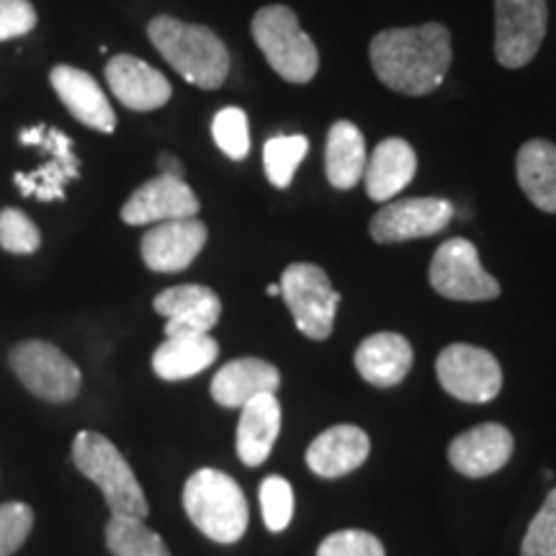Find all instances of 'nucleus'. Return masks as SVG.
I'll list each match as a JSON object with an SVG mask.
<instances>
[{"label": "nucleus", "mask_w": 556, "mask_h": 556, "mask_svg": "<svg viewBox=\"0 0 556 556\" xmlns=\"http://www.w3.org/2000/svg\"><path fill=\"white\" fill-rule=\"evenodd\" d=\"M371 67L387 88L426 96L446 78L451 34L441 24L381 31L371 41Z\"/></svg>", "instance_id": "f257e3e1"}, {"label": "nucleus", "mask_w": 556, "mask_h": 556, "mask_svg": "<svg viewBox=\"0 0 556 556\" xmlns=\"http://www.w3.org/2000/svg\"><path fill=\"white\" fill-rule=\"evenodd\" d=\"M152 47L193 86L214 90L227 80L229 52L222 39L206 26L184 24L170 16H157L148 26Z\"/></svg>", "instance_id": "f03ea898"}, {"label": "nucleus", "mask_w": 556, "mask_h": 556, "mask_svg": "<svg viewBox=\"0 0 556 556\" xmlns=\"http://www.w3.org/2000/svg\"><path fill=\"white\" fill-rule=\"evenodd\" d=\"M191 523L217 544H238L248 531V500L240 484L219 469H199L184 486Z\"/></svg>", "instance_id": "7ed1b4c3"}, {"label": "nucleus", "mask_w": 556, "mask_h": 556, "mask_svg": "<svg viewBox=\"0 0 556 556\" xmlns=\"http://www.w3.org/2000/svg\"><path fill=\"white\" fill-rule=\"evenodd\" d=\"M73 462L80 475L88 477L103 492V500L114 516L144 520L150 505L142 484L137 482L122 451L106 435L96 433V430H80L73 443Z\"/></svg>", "instance_id": "20e7f679"}, {"label": "nucleus", "mask_w": 556, "mask_h": 556, "mask_svg": "<svg viewBox=\"0 0 556 556\" xmlns=\"http://www.w3.org/2000/svg\"><path fill=\"white\" fill-rule=\"evenodd\" d=\"M255 45L274 73L289 83H309L319 70L315 41L299 26L296 13L287 5H268L253 16L250 24Z\"/></svg>", "instance_id": "39448f33"}, {"label": "nucleus", "mask_w": 556, "mask_h": 556, "mask_svg": "<svg viewBox=\"0 0 556 556\" xmlns=\"http://www.w3.org/2000/svg\"><path fill=\"white\" fill-rule=\"evenodd\" d=\"M281 296L294 317L296 328L312 340L330 338L336 325L340 294L328 274L315 263H291L281 276Z\"/></svg>", "instance_id": "423d86ee"}, {"label": "nucleus", "mask_w": 556, "mask_h": 556, "mask_svg": "<svg viewBox=\"0 0 556 556\" xmlns=\"http://www.w3.org/2000/svg\"><path fill=\"white\" fill-rule=\"evenodd\" d=\"M9 361L13 374L39 400L60 405V402L78 397L83 384L80 368L52 343H45V340L21 343L13 348Z\"/></svg>", "instance_id": "0eeeda50"}, {"label": "nucleus", "mask_w": 556, "mask_h": 556, "mask_svg": "<svg viewBox=\"0 0 556 556\" xmlns=\"http://www.w3.org/2000/svg\"><path fill=\"white\" fill-rule=\"evenodd\" d=\"M435 374L451 397L469 405L492 402L503 389V368L497 358L477 345L454 343L443 348L435 361Z\"/></svg>", "instance_id": "6e6552de"}, {"label": "nucleus", "mask_w": 556, "mask_h": 556, "mask_svg": "<svg viewBox=\"0 0 556 556\" xmlns=\"http://www.w3.org/2000/svg\"><path fill=\"white\" fill-rule=\"evenodd\" d=\"M430 287L454 302H486L500 296V283L482 268L469 240H446L430 261Z\"/></svg>", "instance_id": "1a4fd4ad"}, {"label": "nucleus", "mask_w": 556, "mask_h": 556, "mask_svg": "<svg viewBox=\"0 0 556 556\" xmlns=\"http://www.w3.org/2000/svg\"><path fill=\"white\" fill-rule=\"evenodd\" d=\"M546 34V0H495V54L500 65L523 67Z\"/></svg>", "instance_id": "9d476101"}, {"label": "nucleus", "mask_w": 556, "mask_h": 556, "mask_svg": "<svg viewBox=\"0 0 556 556\" xmlns=\"http://www.w3.org/2000/svg\"><path fill=\"white\" fill-rule=\"evenodd\" d=\"M454 219V206L446 199H397L381 206L371 219V238L389 245L415 238H430Z\"/></svg>", "instance_id": "9b49d317"}, {"label": "nucleus", "mask_w": 556, "mask_h": 556, "mask_svg": "<svg viewBox=\"0 0 556 556\" xmlns=\"http://www.w3.org/2000/svg\"><path fill=\"white\" fill-rule=\"evenodd\" d=\"M21 144H37V148L50 152V163L37 173H18L16 186L26 197H37L41 201L65 199L67 180L78 178L80 165L73 152V142L70 137L62 135L58 129L50 127H31L21 131Z\"/></svg>", "instance_id": "f8f14e48"}, {"label": "nucleus", "mask_w": 556, "mask_h": 556, "mask_svg": "<svg viewBox=\"0 0 556 556\" xmlns=\"http://www.w3.org/2000/svg\"><path fill=\"white\" fill-rule=\"evenodd\" d=\"M199 214V199L184 178L163 176L148 180L131 193L122 206V219L131 227L157 225V222L189 219Z\"/></svg>", "instance_id": "ddd939ff"}, {"label": "nucleus", "mask_w": 556, "mask_h": 556, "mask_svg": "<svg viewBox=\"0 0 556 556\" xmlns=\"http://www.w3.org/2000/svg\"><path fill=\"white\" fill-rule=\"evenodd\" d=\"M206 238V225L197 217L157 222L142 238L144 266L157 274H178L197 261Z\"/></svg>", "instance_id": "4468645a"}, {"label": "nucleus", "mask_w": 556, "mask_h": 556, "mask_svg": "<svg viewBox=\"0 0 556 556\" xmlns=\"http://www.w3.org/2000/svg\"><path fill=\"white\" fill-rule=\"evenodd\" d=\"M157 315H163L165 336H206L214 325L219 323L222 302L208 287L199 283H184V287H170L152 302Z\"/></svg>", "instance_id": "2eb2a0df"}, {"label": "nucleus", "mask_w": 556, "mask_h": 556, "mask_svg": "<svg viewBox=\"0 0 556 556\" xmlns=\"http://www.w3.org/2000/svg\"><path fill=\"white\" fill-rule=\"evenodd\" d=\"M513 448L516 443L510 430L497 422H482L451 441L448 462L464 477H490L510 462Z\"/></svg>", "instance_id": "dca6fc26"}, {"label": "nucleus", "mask_w": 556, "mask_h": 556, "mask_svg": "<svg viewBox=\"0 0 556 556\" xmlns=\"http://www.w3.org/2000/svg\"><path fill=\"white\" fill-rule=\"evenodd\" d=\"M106 80L116 101L131 111H155L170 101V83L160 70L131 54H116L106 65Z\"/></svg>", "instance_id": "f3484780"}, {"label": "nucleus", "mask_w": 556, "mask_h": 556, "mask_svg": "<svg viewBox=\"0 0 556 556\" xmlns=\"http://www.w3.org/2000/svg\"><path fill=\"white\" fill-rule=\"evenodd\" d=\"M54 93L60 96V101L65 103V109L86 127L103 131H114L116 127V114L111 109V103L103 93L99 83L93 80V75L83 73L78 67L58 65L50 75Z\"/></svg>", "instance_id": "a211bd4d"}, {"label": "nucleus", "mask_w": 556, "mask_h": 556, "mask_svg": "<svg viewBox=\"0 0 556 556\" xmlns=\"http://www.w3.org/2000/svg\"><path fill=\"white\" fill-rule=\"evenodd\" d=\"M281 374L263 358H238L222 366L212 379V397L222 407H245L258 394H276Z\"/></svg>", "instance_id": "6ab92c4d"}, {"label": "nucleus", "mask_w": 556, "mask_h": 556, "mask_svg": "<svg viewBox=\"0 0 556 556\" xmlns=\"http://www.w3.org/2000/svg\"><path fill=\"white\" fill-rule=\"evenodd\" d=\"M371 441L356 426H336L319 433L307 448V467L317 477L336 479L356 471L368 458Z\"/></svg>", "instance_id": "aec40b11"}, {"label": "nucleus", "mask_w": 556, "mask_h": 556, "mask_svg": "<svg viewBox=\"0 0 556 556\" xmlns=\"http://www.w3.org/2000/svg\"><path fill=\"white\" fill-rule=\"evenodd\" d=\"M417 170V155L409 148V142L400 137H389L384 142L377 144L374 155L366 160L364 184L368 197L374 201H392L400 191H405L409 180L415 178Z\"/></svg>", "instance_id": "412c9836"}, {"label": "nucleus", "mask_w": 556, "mask_h": 556, "mask_svg": "<svg viewBox=\"0 0 556 556\" xmlns=\"http://www.w3.org/2000/svg\"><path fill=\"white\" fill-rule=\"evenodd\" d=\"M356 368L368 384L379 389L397 387L413 368V345L397 332H377L358 345Z\"/></svg>", "instance_id": "4be33fe9"}, {"label": "nucleus", "mask_w": 556, "mask_h": 556, "mask_svg": "<svg viewBox=\"0 0 556 556\" xmlns=\"http://www.w3.org/2000/svg\"><path fill=\"white\" fill-rule=\"evenodd\" d=\"M240 409L238 456L245 467H261L276 446L281 430V405L276 394H258Z\"/></svg>", "instance_id": "5701e85b"}, {"label": "nucleus", "mask_w": 556, "mask_h": 556, "mask_svg": "<svg viewBox=\"0 0 556 556\" xmlns=\"http://www.w3.org/2000/svg\"><path fill=\"white\" fill-rule=\"evenodd\" d=\"M219 356V345L212 336H176L168 338L152 356V368L160 379L184 381L199 377Z\"/></svg>", "instance_id": "b1692460"}, {"label": "nucleus", "mask_w": 556, "mask_h": 556, "mask_svg": "<svg viewBox=\"0 0 556 556\" xmlns=\"http://www.w3.org/2000/svg\"><path fill=\"white\" fill-rule=\"evenodd\" d=\"M518 184L541 212H556V144L531 139L518 152Z\"/></svg>", "instance_id": "393cba45"}, {"label": "nucleus", "mask_w": 556, "mask_h": 556, "mask_svg": "<svg viewBox=\"0 0 556 556\" xmlns=\"http://www.w3.org/2000/svg\"><path fill=\"white\" fill-rule=\"evenodd\" d=\"M366 142L356 124L336 122L328 131V148H325V170L336 189L348 191L364 180L366 170Z\"/></svg>", "instance_id": "a878e982"}, {"label": "nucleus", "mask_w": 556, "mask_h": 556, "mask_svg": "<svg viewBox=\"0 0 556 556\" xmlns=\"http://www.w3.org/2000/svg\"><path fill=\"white\" fill-rule=\"evenodd\" d=\"M106 546L114 556H170L165 541L142 518L114 516L106 526Z\"/></svg>", "instance_id": "bb28decb"}, {"label": "nucleus", "mask_w": 556, "mask_h": 556, "mask_svg": "<svg viewBox=\"0 0 556 556\" xmlns=\"http://www.w3.org/2000/svg\"><path fill=\"white\" fill-rule=\"evenodd\" d=\"M309 142L302 135H278L270 137L263 148V165L266 176L276 189H287L302 160L307 157Z\"/></svg>", "instance_id": "cd10ccee"}, {"label": "nucleus", "mask_w": 556, "mask_h": 556, "mask_svg": "<svg viewBox=\"0 0 556 556\" xmlns=\"http://www.w3.org/2000/svg\"><path fill=\"white\" fill-rule=\"evenodd\" d=\"M261 510L268 531H287L294 516V490L283 477H268L261 484Z\"/></svg>", "instance_id": "c85d7f7f"}, {"label": "nucleus", "mask_w": 556, "mask_h": 556, "mask_svg": "<svg viewBox=\"0 0 556 556\" xmlns=\"http://www.w3.org/2000/svg\"><path fill=\"white\" fill-rule=\"evenodd\" d=\"M212 135L217 148L225 152L227 157L242 160L250 150V131H248V116L242 109H222L212 122Z\"/></svg>", "instance_id": "c756f323"}, {"label": "nucleus", "mask_w": 556, "mask_h": 556, "mask_svg": "<svg viewBox=\"0 0 556 556\" xmlns=\"http://www.w3.org/2000/svg\"><path fill=\"white\" fill-rule=\"evenodd\" d=\"M520 556H556V486L528 526Z\"/></svg>", "instance_id": "7c9ffc66"}, {"label": "nucleus", "mask_w": 556, "mask_h": 556, "mask_svg": "<svg viewBox=\"0 0 556 556\" xmlns=\"http://www.w3.org/2000/svg\"><path fill=\"white\" fill-rule=\"evenodd\" d=\"M41 235L34 222L18 208H3L0 212V248L16 255L37 253Z\"/></svg>", "instance_id": "2f4dec72"}, {"label": "nucleus", "mask_w": 556, "mask_h": 556, "mask_svg": "<svg viewBox=\"0 0 556 556\" xmlns=\"http://www.w3.org/2000/svg\"><path fill=\"white\" fill-rule=\"evenodd\" d=\"M34 528V510L26 503L0 505V556H11L26 544Z\"/></svg>", "instance_id": "473e14b6"}, {"label": "nucleus", "mask_w": 556, "mask_h": 556, "mask_svg": "<svg viewBox=\"0 0 556 556\" xmlns=\"http://www.w3.org/2000/svg\"><path fill=\"white\" fill-rule=\"evenodd\" d=\"M317 556H387L384 544L366 531L330 533L317 548Z\"/></svg>", "instance_id": "72a5a7b5"}, {"label": "nucleus", "mask_w": 556, "mask_h": 556, "mask_svg": "<svg viewBox=\"0 0 556 556\" xmlns=\"http://www.w3.org/2000/svg\"><path fill=\"white\" fill-rule=\"evenodd\" d=\"M37 26V9L29 0H0V41L26 37Z\"/></svg>", "instance_id": "f704fd0d"}, {"label": "nucleus", "mask_w": 556, "mask_h": 556, "mask_svg": "<svg viewBox=\"0 0 556 556\" xmlns=\"http://www.w3.org/2000/svg\"><path fill=\"white\" fill-rule=\"evenodd\" d=\"M157 165H160V173H163V176L184 178V165H180V160L176 155H170V152H163V155L157 157Z\"/></svg>", "instance_id": "c9c22d12"}, {"label": "nucleus", "mask_w": 556, "mask_h": 556, "mask_svg": "<svg viewBox=\"0 0 556 556\" xmlns=\"http://www.w3.org/2000/svg\"><path fill=\"white\" fill-rule=\"evenodd\" d=\"M266 291H268L270 296H278V294H281V287H274V283H270V287H268Z\"/></svg>", "instance_id": "e433bc0d"}]
</instances>
